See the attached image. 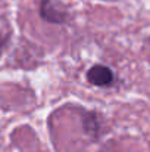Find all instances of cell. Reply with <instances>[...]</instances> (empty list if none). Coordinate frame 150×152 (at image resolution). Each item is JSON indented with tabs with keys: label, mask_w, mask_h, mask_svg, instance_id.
Returning a JSON list of instances; mask_svg holds the SVG:
<instances>
[{
	"label": "cell",
	"mask_w": 150,
	"mask_h": 152,
	"mask_svg": "<svg viewBox=\"0 0 150 152\" xmlns=\"http://www.w3.org/2000/svg\"><path fill=\"white\" fill-rule=\"evenodd\" d=\"M87 80L93 86L97 87H109L115 83V74L109 66L104 65H94L87 72Z\"/></svg>",
	"instance_id": "7a4b0ae2"
},
{
	"label": "cell",
	"mask_w": 150,
	"mask_h": 152,
	"mask_svg": "<svg viewBox=\"0 0 150 152\" xmlns=\"http://www.w3.org/2000/svg\"><path fill=\"white\" fill-rule=\"evenodd\" d=\"M4 45H6V37H3V36L0 34V56H1V52H3Z\"/></svg>",
	"instance_id": "277c9868"
},
{
	"label": "cell",
	"mask_w": 150,
	"mask_h": 152,
	"mask_svg": "<svg viewBox=\"0 0 150 152\" xmlns=\"http://www.w3.org/2000/svg\"><path fill=\"white\" fill-rule=\"evenodd\" d=\"M83 124H84V130H86L88 134L97 137L99 130H100V126H99V121H97L96 115H94L93 112L84 114V117H83Z\"/></svg>",
	"instance_id": "3957f363"
},
{
	"label": "cell",
	"mask_w": 150,
	"mask_h": 152,
	"mask_svg": "<svg viewBox=\"0 0 150 152\" xmlns=\"http://www.w3.org/2000/svg\"><path fill=\"white\" fill-rule=\"evenodd\" d=\"M40 16L50 24H63L68 19L66 12L54 0H41L40 3Z\"/></svg>",
	"instance_id": "6da1fadb"
}]
</instances>
